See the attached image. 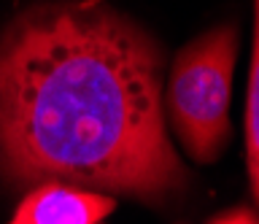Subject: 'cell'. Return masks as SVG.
<instances>
[{"label": "cell", "mask_w": 259, "mask_h": 224, "mask_svg": "<svg viewBox=\"0 0 259 224\" xmlns=\"http://www.w3.org/2000/svg\"><path fill=\"white\" fill-rule=\"evenodd\" d=\"M0 175L146 203L181 192L159 46L105 0L22 11L0 35Z\"/></svg>", "instance_id": "6da1fadb"}, {"label": "cell", "mask_w": 259, "mask_h": 224, "mask_svg": "<svg viewBox=\"0 0 259 224\" xmlns=\"http://www.w3.org/2000/svg\"><path fill=\"white\" fill-rule=\"evenodd\" d=\"M238 57L232 25L184 46L167 84V111L184 149L197 162H213L230 141V92Z\"/></svg>", "instance_id": "7a4b0ae2"}, {"label": "cell", "mask_w": 259, "mask_h": 224, "mask_svg": "<svg viewBox=\"0 0 259 224\" xmlns=\"http://www.w3.org/2000/svg\"><path fill=\"white\" fill-rule=\"evenodd\" d=\"M113 208V197L103 192L46 181L24 195L11 224H100Z\"/></svg>", "instance_id": "3957f363"}, {"label": "cell", "mask_w": 259, "mask_h": 224, "mask_svg": "<svg viewBox=\"0 0 259 224\" xmlns=\"http://www.w3.org/2000/svg\"><path fill=\"white\" fill-rule=\"evenodd\" d=\"M246 154L251 189L259 203V0H254V49L248 70V103H246Z\"/></svg>", "instance_id": "277c9868"}, {"label": "cell", "mask_w": 259, "mask_h": 224, "mask_svg": "<svg viewBox=\"0 0 259 224\" xmlns=\"http://www.w3.org/2000/svg\"><path fill=\"white\" fill-rule=\"evenodd\" d=\"M208 224H259V213L251 211V208H232V211H224L213 216Z\"/></svg>", "instance_id": "5b68a950"}]
</instances>
